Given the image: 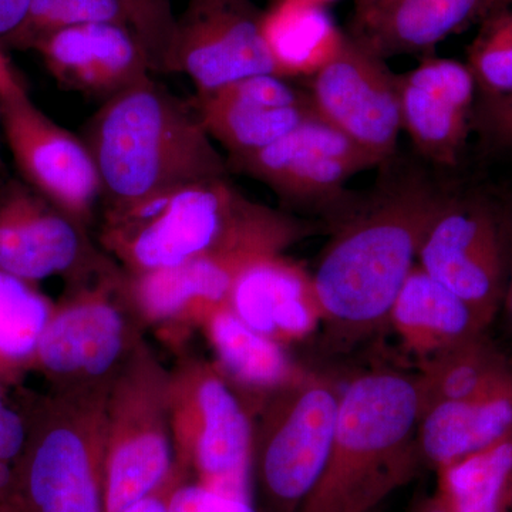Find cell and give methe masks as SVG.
I'll list each match as a JSON object with an SVG mask.
<instances>
[{"label":"cell","mask_w":512,"mask_h":512,"mask_svg":"<svg viewBox=\"0 0 512 512\" xmlns=\"http://www.w3.org/2000/svg\"><path fill=\"white\" fill-rule=\"evenodd\" d=\"M512 434V386L503 392L434 404L421 413L417 444L423 466L440 470Z\"/></svg>","instance_id":"23"},{"label":"cell","mask_w":512,"mask_h":512,"mask_svg":"<svg viewBox=\"0 0 512 512\" xmlns=\"http://www.w3.org/2000/svg\"><path fill=\"white\" fill-rule=\"evenodd\" d=\"M483 0H397L384 15L353 33L376 55L426 52L476 15Z\"/></svg>","instance_id":"26"},{"label":"cell","mask_w":512,"mask_h":512,"mask_svg":"<svg viewBox=\"0 0 512 512\" xmlns=\"http://www.w3.org/2000/svg\"><path fill=\"white\" fill-rule=\"evenodd\" d=\"M170 369L143 339L110 384L106 406V512H124L177 471Z\"/></svg>","instance_id":"8"},{"label":"cell","mask_w":512,"mask_h":512,"mask_svg":"<svg viewBox=\"0 0 512 512\" xmlns=\"http://www.w3.org/2000/svg\"><path fill=\"white\" fill-rule=\"evenodd\" d=\"M473 128L485 147L512 157V93L500 96L478 94Z\"/></svg>","instance_id":"32"},{"label":"cell","mask_w":512,"mask_h":512,"mask_svg":"<svg viewBox=\"0 0 512 512\" xmlns=\"http://www.w3.org/2000/svg\"><path fill=\"white\" fill-rule=\"evenodd\" d=\"M87 23L128 26L119 0H32L22 26L3 47L32 50L50 33Z\"/></svg>","instance_id":"29"},{"label":"cell","mask_w":512,"mask_h":512,"mask_svg":"<svg viewBox=\"0 0 512 512\" xmlns=\"http://www.w3.org/2000/svg\"><path fill=\"white\" fill-rule=\"evenodd\" d=\"M261 32L278 76L311 77L335 59L345 36L325 5L276 0L262 13Z\"/></svg>","instance_id":"24"},{"label":"cell","mask_w":512,"mask_h":512,"mask_svg":"<svg viewBox=\"0 0 512 512\" xmlns=\"http://www.w3.org/2000/svg\"><path fill=\"white\" fill-rule=\"evenodd\" d=\"M117 265L83 222L22 180L0 183V271L33 285L52 276L74 284Z\"/></svg>","instance_id":"13"},{"label":"cell","mask_w":512,"mask_h":512,"mask_svg":"<svg viewBox=\"0 0 512 512\" xmlns=\"http://www.w3.org/2000/svg\"><path fill=\"white\" fill-rule=\"evenodd\" d=\"M389 323L421 362L477 338L487 329L463 299L431 278L419 264L400 289Z\"/></svg>","instance_id":"22"},{"label":"cell","mask_w":512,"mask_h":512,"mask_svg":"<svg viewBox=\"0 0 512 512\" xmlns=\"http://www.w3.org/2000/svg\"><path fill=\"white\" fill-rule=\"evenodd\" d=\"M0 130L20 180L89 227L101 200L93 158L82 137L59 126L30 99L2 45Z\"/></svg>","instance_id":"11"},{"label":"cell","mask_w":512,"mask_h":512,"mask_svg":"<svg viewBox=\"0 0 512 512\" xmlns=\"http://www.w3.org/2000/svg\"><path fill=\"white\" fill-rule=\"evenodd\" d=\"M82 140L99 174L104 210L229 174L194 103L150 76L104 101Z\"/></svg>","instance_id":"3"},{"label":"cell","mask_w":512,"mask_h":512,"mask_svg":"<svg viewBox=\"0 0 512 512\" xmlns=\"http://www.w3.org/2000/svg\"><path fill=\"white\" fill-rule=\"evenodd\" d=\"M229 173L266 185L286 210L318 215L329 227L359 200L348 190L350 178L380 161L319 114L271 146L227 157Z\"/></svg>","instance_id":"10"},{"label":"cell","mask_w":512,"mask_h":512,"mask_svg":"<svg viewBox=\"0 0 512 512\" xmlns=\"http://www.w3.org/2000/svg\"><path fill=\"white\" fill-rule=\"evenodd\" d=\"M370 190L333 225L312 274L328 350L350 349L389 322L416 266L424 235L450 191L397 153L379 165Z\"/></svg>","instance_id":"1"},{"label":"cell","mask_w":512,"mask_h":512,"mask_svg":"<svg viewBox=\"0 0 512 512\" xmlns=\"http://www.w3.org/2000/svg\"><path fill=\"white\" fill-rule=\"evenodd\" d=\"M322 119L375 156L397 153L402 130L397 74L355 36H345L335 59L311 77L309 87Z\"/></svg>","instance_id":"15"},{"label":"cell","mask_w":512,"mask_h":512,"mask_svg":"<svg viewBox=\"0 0 512 512\" xmlns=\"http://www.w3.org/2000/svg\"><path fill=\"white\" fill-rule=\"evenodd\" d=\"M407 512H450L444 507L443 504L440 503L439 498L434 495V497H424L420 498L416 504L413 505Z\"/></svg>","instance_id":"39"},{"label":"cell","mask_w":512,"mask_h":512,"mask_svg":"<svg viewBox=\"0 0 512 512\" xmlns=\"http://www.w3.org/2000/svg\"><path fill=\"white\" fill-rule=\"evenodd\" d=\"M477 94L512 93V0L495 6L468 47V63Z\"/></svg>","instance_id":"30"},{"label":"cell","mask_w":512,"mask_h":512,"mask_svg":"<svg viewBox=\"0 0 512 512\" xmlns=\"http://www.w3.org/2000/svg\"><path fill=\"white\" fill-rule=\"evenodd\" d=\"M128 28L146 52L151 72L168 73L177 29L173 0H119Z\"/></svg>","instance_id":"31"},{"label":"cell","mask_w":512,"mask_h":512,"mask_svg":"<svg viewBox=\"0 0 512 512\" xmlns=\"http://www.w3.org/2000/svg\"><path fill=\"white\" fill-rule=\"evenodd\" d=\"M120 265L67 284L55 303L33 359L32 370L52 387L110 384L144 339L124 288Z\"/></svg>","instance_id":"9"},{"label":"cell","mask_w":512,"mask_h":512,"mask_svg":"<svg viewBox=\"0 0 512 512\" xmlns=\"http://www.w3.org/2000/svg\"><path fill=\"white\" fill-rule=\"evenodd\" d=\"M184 477L187 476H185L180 468H177L174 476L171 477L170 481L163 485L160 490L148 495V497L143 498V500L138 501V503L131 505V507L127 508L124 512H168V500H170L171 491L174 490L178 481Z\"/></svg>","instance_id":"36"},{"label":"cell","mask_w":512,"mask_h":512,"mask_svg":"<svg viewBox=\"0 0 512 512\" xmlns=\"http://www.w3.org/2000/svg\"><path fill=\"white\" fill-rule=\"evenodd\" d=\"M110 384L52 387L29 404L28 440L16 463V512H106Z\"/></svg>","instance_id":"5"},{"label":"cell","mask_w":512,"mask_h":512,"mask_svg":"<svg viewBox=\"0 0 512 512\" xmlns=\"http://www.w3.org/2000/svg\"><path fill=\"white\" fill-rule=\"evenodd\" d=\"M417 261L488 328L503 306L507 284L501 218L491 205L450 191L424 235Z\"/></svg>","instance_id":"12"},{"label":"cell","mask_w":512,"mask_h":512,"mask_svg":"<svg viewBox=\"0 0 512 512\" xmlns=\"http://www.w3.org/2000/svg\"><path fill=\"white\" fill-rule=\"evenodd\" d=\"M5 170H6V164H5V161H3L2 143H0V173H5Z\"/></svg>","instance_id":"42"},{"label":"cell","mask_w":512,"mask_h":512,"mask_svg":"<svg viewBox=\"0 0 512 512\" xmlns=\"http://www.w3.org/2000/svg\"><path fill=\"white\" fill-rule=\"evenodd\" d=\"M262 10L249 0H188L177 16L168 73H184L207 94L228 84L276 74L261 32Z\"/></svg>","instance_id":"14"},{"label":"cell","mask_w":512,"mask_h":512,"mask_svg":"<svg viewBox=\"0 0 512 512\" xmlns=\"http://www.w3.org/2000/svg\"><path fill=\"white\" fill-rule=\"evenodd\" d=\"M419 376L360 373L340 392L328 463L299 512H373L419 473Z\"/></svg>","instance_id":"4"},{"label":"cell","mask_w":512,"mask_h":512,"mask_svg":"<svg viewBox=\"0 0 512 512\" xmlns=\"http://www.w3.org/2000/svg\"><path fill=\"white\" fill-rule=\"evenodd\" d=\"M501 229H503L505 256L512 259V211L501 217Z\"/></svg>","instance_id":"40"},{"label":"cell","mask_w":512,"mask_h":512,"mask_svg":"<svg viewBox=\"0 0 512 512\" xmlns=\"http://www.w3.org/2000/svg\"><path fill=\"white\" fill-rule=\"evenodd\" d=\"M5 389H6L5 384L0 382V409H2V407L5 406V404H6Z\"/></svg>","instance_id":"41"},{"label":"cell","mask_w":512,"mask_h":512,"mask_svg":"<svg viewBox=\"0 0 512 512\" xmlns=\"http://www.w3.org/2000/svg\"><path fill=\"white\" fill-rule=\"evenodd\" d=\"M322 227L329 225L249 200L218 177L104 210L99 242L124 271L138 274L202 256L284 254Z\"/></svg>","instance_id":"2"},{"label":"cell","mask_w":512,"mask_h":512,"mask_svg":"<svg viewBox=\"0 0 512 512\" xmlns=\"http://www.w3.org/2000/svg\"><path fill=\"white\" fill-rule=\"evenodd\" d=\"M55 303L36 285L0 271V382L18 384L33 359Z\"/></svg>","instance_id":"28"},{"label":"cell","mask_w":512,"mask_h":512,"mask_svg":"<svg viewBox=\"0 0 512 512\" xmlns=\"http://www.w3.org/2000/svg\"><path fill=\"white\" fill-rule=\"evenodd\" d=\"M501 308L504 309L505 320H507V325L510 326L512 332V259L507 261V284H505L503 306Z\"/></svg>","instance_id":"38"},{"label":"cell","mask_w":512,"mask_h":512,"mask_svg":"<svg viewBox=\"0 0 512 512\" xmlns=\"http://www.w3.org/2000/svg\"><path fill=\"white\" fill-rule=\"evenodd\" d=\"M168 412L175 466L217 493L254 501V421L214 362L178 356Z\"/></svg>","instance_id":"7"},{"label":"cell","mask_w":512,"mask_h":512,"mask_svg":"<svg viewBox=\"0 0 512 512\" xmlns=\"http://www.w3.org/2000/svg\"><path fill=\"white\" fill-rule=\"evenodd\" d=\"M64 89L103 101L150 76L146 52L128 26L87 23L50 33L33 46Z\"/></svg>","instance_id":"19"},{"label":"cell","mask_w":512,"mask_h":512,"mask_svg":"<svg viewBox=\"0 0 512 512\" xmlns=\"http://www.w3.org/2000/svg\"><path fill=\"white\" fill-rule=\"evenodd\" d=\"M258 258L237 252L138 274L126 272L124 288L144 328L156 329L168 346L183 353L192 330L200 329L211 313L229 306L242 269Z\"/></svg>","instance_id":"16"},{"label":"cell","mask_w":512,"mask_h":512,"mask_svg":"<svg viewBox=\"0 0 512 512\" xmlns=\"http://www.w3.org/2000/svg\"><path fill=\"white\" fill-rule=\"evenodd\" d=\"M200 330L214 352V365L239 394L251 416L269 394L302 372L303 367L293 362L285 346L249 328L229 306L211 313Z\"/></svg>","instance_id":"21"},{"label":"cell","mask_w":512,"mask_h":512,"mask_svg":"<svg viewBox=\"0 0 512 512\" xmlns=\"http://www.w3.org/2000/svg\"><path fill=\"white\" fill-rule=\"evenodd\" d=\"M510 511L512 512V487H511V498H510Z\"/></svg>","instance_id":"44"},{"label":"cell","mask_w":512,"mask_h":512,"mask_svg":"<svg viewBox=\"0 0 512 512\" xmlns=\"http://www.w3.org/2000/svg\"><path fill=\"white\" fill-rule=\"evenodd\" d=\"M340 392L329 376L305 369L252 413V485L261 512H299L332 448Z\"/></svg>","instance_id":"6"},{"label":"cell","mask_w":512,"mask_h":512,"mask_svg":"<svg viewBox=\"0 0 512 512\" xmlns=\"http://www.w3.org/2000/svg\"><path fill=\"white\" fill-rule=\"evenodd\" d=\"M436 497L450 512H508L512 487V434L494 446L437 470Z\"/></svg>","instance_id":"27"},{"label":"cell","mask_w":512,"mask_h":512,"mask_svg":"<svg viewBox=\"0 0 512 512\" xmlns=\"http://www.w3.org/2000/svg\"><path fill=\"white\" fill-rule=\"evenodd\" d=\"M417 376L424 412L437 403L503 392L512 386V365L483 333L423 360Z\"/></svg>","instance_id":"25"},{"label":"cell","mask_w":512,"mask_h":512,"mask_svg":"<svg viewBox=\"0 0 512 512\" xmlns=\"http://www.w3.org/2000/svg\"><path fill=\"white\" fill-rule=\"evenodd\" d=\"M396 2L397 0H355V32L375 22Z\"/></svg>","instance_id":"37"},{"label":"cell","mask_w":512,"mask_h":512,"mask_svg":"<svg viewBox=\"0 0 512 512\" xmlns=\"http://www.w3.org/2000/svg\"><path fill=\"white\" fill-rule=\"evenodd\" d=\"M168 512H261L254 501L229 497L184 477L171 491Z\"/></svg>","instance_id":"33"},{"label":"cell","mask_w":512,"mask_h":512,"mask_svg":"<svg viewBox=\"0 0 512 512\" xmlns=\"http://www.w3.org/2000/svg\"><path fill=\"white\" fill-rule=\"evenodd\" d=\"M312 2L320 3V5L326 6V3L335 2V0H312Z\"/></svg>","instance_id":"43"},{"label":"cell","mask_w":512,"mask_h":512,"mask_svg":"<svg viewBox=\"0 0 512 512\" xmlns=\"http://www.w3.org/2000/svg\"><path fill=\"white\" fill-rule=\"evenodd\" d=\"M32 0H0V45L15 35L22 26Z\"/></svg>","instance_id":"35"},{"label":"cell","mask_w":512,"mask_h":512,"mask_svg":"<svg viewBox=\"0 0 512 512\" xmlns=\"http://www.w3.org/2000/svg\"><path fill=\"white\" fill-rule=\"evenodd\" d=\"M402 127L426 163L454 167L473 128L477 83L467 64L429 57L397 76Z\"/></svg>","instance_id":"17"},{"label":"cell","mask_w":512,"mask_h":512,"mask_svg":"<svg viewBox=\"0 0 512 512\" xmlns=\"http://www.w3.org/2000/svg\"><path fill=\"white\" fill-rule=\"evenodd\" d=\"M229 308L249 328L282 346L308 338L322 322L312 275L284 254L261 256L245 266Z\"/></svg>","instance_id":"20"},{"label":"cell","mask_w":512,"mask_h":512,"mask_svg":"<svg viewBox=\"0 0 512 512\" xmlns=\"http://www.w3.org/2000/svg\"><path fill=\"white\" fill-rule=\"evenodd\" d=\"M28 440V420L25 412L8 404L0 409V461L18 463Z\"/></svg>","instance_id":"34"},{"label":"cell","mask_w":512,"mask_h":512,"mask_svg":"<svg viewBox=\"0 0 512 512\" xmlns=\"http://www.w3.org/2000/svg\"><path fill=\"white\" fill-rule=\"evenodd\" d=\"M202 126L228 157L271 146L319 114L311 94L276 74L228 84L192 101Z\"/></svg>","instance_id":"18"}]
</instances>
